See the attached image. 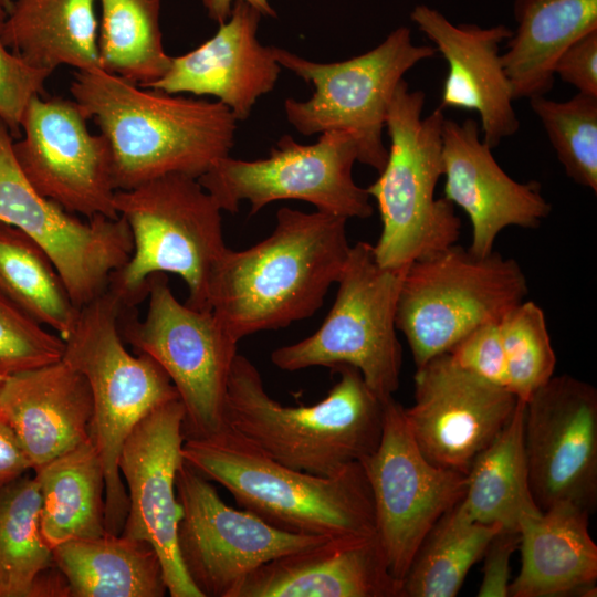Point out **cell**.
I'll use <instances>...</instances> for the list:
<instances>
[{"mask_svg": "<svg viewBox=\"0 0 597 597\" xmlns=\"http://www.w3.org/2000/svg\"><path fill=\"white\" fill-rule=\"evenodd\" d=\"M346 222L318 210L280 208L269 237L242 251L228 248L218 261L209 310L238 342L311 317L347 262Z\"/></svg>", "mask_w": 597, "mask_h": 597, "instance_id": "6da1fadb", "label": "cell"}, {"mask_svg": "<svg viewBox=\"0 0 597 597\" xmlns=\"http://www.w3.org/2000/svg\"><path fill=\"white\" fill-rule=\"evenodd\" d=\"M70 92L108 140L116 190L168 174L198 179L234 144L238 121L219 101L140 87L102 69L76 70Z\"/></svg>", "mask_w": 597, "mask_h": 597, "instance_id": "7a4b0ae2", "label": "cell"}, {"mask_svg": "<svg viewBox=\"0 0 597 597\" xmlns=\"http://www.w3.org/2000/svg\"><path fill=\"white\" fill-rule=\"evenodd\" d=\"M334 370L339 379L321 401L284 406L266 392L258 368L238 354L228 379L224 426L295 470L328 476L360 462L380 442L386 401L355 367Z\"/></svg>", "mask_w": 597, "mask_h": 597, "instance_id": "3957f363", "label": "cell"}, {"mask_svg": "<svg viewBox=\"0 0 597 597\" xmlns=\"http://www.w3.org/2000/svg\"><path fill=\"white\" fill-rule=\"evenodd\" d=\"M186 463L227 489L268 524L323 537L376 535L371 490L360 462L323 476L289 468L228 427L185 438Z\"/></svg>", "mask_w": 597, "mask_h": 597, "instance_id": "277c9868", "label": "cell"}, {"mask_svg": "<svg viewBox=\"0 0 597 597\" xmlns=\"http://www.w3.org/2000/svg\"><path fill=\"white\" fill-rule=\"evenodd\" d=\"M426 94L402 78L389 103L385 128L390 139L379 177L367 187L377 202L381 232L375 245L377 263L404 273L417 260L457 243L461 220L454 206L436 198L443 176L440 107L422 117Z\"/></svg>", "mask_w": 597, "mask_h": 597, "instance_id": "5b68a950", "label": "cell"}, {"mask_svg": "<svg viewBox=\"0 0 597 597\" xmlns=\"http://www.w3.org/2000/svg\"><path fill=\"white\" fill-rule=\"evenodd\" d=\"M114 207L129 227L133 252L111 274L106 291L129 310L147 297L153 274L172 273L188 287L186 304L210 311L209 281L228 248L222 210L198 179L168 174L117 190Z\"/></svg>", "mask_w": 597, "mask_h": 597, "instance_id": "8992f818", "label": "cell"}, {"mask_svg": "<svg viewBox=\"0 0 597 597\" xmlns=\"http://www.w3.org/2000/svg\"><path fill=\"white\" fill-rule=\"evenodd\" d=\"M106 291L80 308L64 339L62 360L88 381L93 396L91 440L105 474L106 533H122L128 495L118 469L122 447L135 426L156 407L179 398L170 378L149 355H132L119 332L123 312Z\"/></svg>", "mask_w": 597, "mask_h": 597, "instance_id": "52a82bcc", "label": "cell"}, {"mask_svg": "<svg viewBox=\"0 0 597 597\" xmlns=\"http://www.w3.org/2000/svg\"><path fill=\"white\" fill-rule=\"evenodd\" d=\"M527 293L526 276L514 259L495 251L478 256L453 244L404 272L396 327L419 367L474 328L500 321Z\"/></svg>", "mask_w": 597, "mask_h": 597, "instance_id": "ba28073f", "label": "cell"}, {"mask_svg": "<svg viewBox=\"0 0 597 597\" xmlns=\"http://www.w3.org/2000/svg\"><path fill=\"white\" fill-rule=\"evenodd\" d=\"M402 274L380 266L373 244L356 242L337 281L332 308L318 329L274 349L271 362L286 371L348 365L358 369L380 400L392 398L402 363L396 327Z\"/></svg>", "mask_w": 597, "mask_h": 597, "instance_id": "9c48e42d", "label": "cell"}, {"mask_svg": "<svg viewBox=\"0 0 597 597\" xmlns=\"http://www.w3.org/2000/svg\"><path fill=\"white\" fill-rule=\"evenodd\" d=\"M277 63L314 87L311 98L289 97V123L303 135L332 129L349 132L357 161L378 172L388 157L383 130L398 83L419 62L437 54L430 45H415L409 28L400 27L373 50L342 62L318 63L272 46Z\"/></svg>", "mask_w": 597, "mask_h": 597, "instance_id": "30bf717a", "label": "cell"}, {"mask_svg": "<svg viewBox=\"0 0 597 597\" xmlns=\"http://www.w3.org/2000/svg\"><path fill=\"white\" fill-rule=\"evenodd\" d=\"M145 317L123 310L122 338L154 358L175 386L185 409L184 436L206 437L224 427L228 379L238 344L211 311L174 295L165 273L148 279Z\"/></svg>", "mask_w": 597, "mask_h": 597, "instance_id": "8fae6325", "label": "cell"}, {"mask_svg": "<svg viewBox=\"0 0 597 597\" xmlns=\"http://www.w3.org/2000/svg\"><path fill=\"white\" fill-rule=\"evenodd\" d=\"M356 161V143L347 130L323 132L310 145L284 135L265 158L223 157L198 181L230 213L238 212L243 200L251 216L274 201L301 200L347 220L367 219L374 208L367 189L353 178Z\"/></svg>", "mask_w": 597, "mask_h": 597, "instance_id": "7c38bea8", "label": "cell"}, {"mask_svg": "<svg viewBox=\"0 0 597 597\" xmlns=\"http://www.w3.org/2000/svg\"><path fill=\"white\" fill-rule=\"evenodd\" d=\"M176 492L182 511L177 530L180 561L202 597H232L262 564L328 538L289 533L229 506L210 480L185 461Z\"/></svg>", "mask_w": 597, "mask_h": 597, "instance_id": "4fadbf2b", "label": "cell"}, {"mask_svg": "<svg viewBox=\"0 0 597 597\" xmlns=\"http://www.w3.org/2000/svg\"><path fill=\"white\" fill-rule=\"evenodd\" d=\"M12 138L0 119V222L20 229L45 251L80 310L104 294L111 274L128 261L129 227L122 216L97 214L83 222L41 196L21 171Z\"/></svg>", "mask_w": 597, "mask_h": 597, "instance_id": "5bb4252c", "label": "cell"}, {"mask_svg": "<svg viewBox=\"0 0 597 597\" xmlns=\"http://www.w3.org/2000/svg\"><path fill=\"white\" fill-rule=\"evenodd\" d=\"M360 463L371 490L376 536L391 575L401 582L426 535L463 498L467 474L423 455L394 397L385 402L380 442Z\"/></svg>", "mask_w": 597, "mask_h": 597, "instance_id": "9a60e30c", "label": "cell"}, {"mask_svg": "<svg viewBox=\"0 0 597 597\" xmlns=\"http://www.w3.org/2000/svg\"><path fill=\"white\" fill-rule=\"evenodd\" d=\"M74 101L33 96L21 118L23 138L12 144L31 186L72 213L117 218L108 140L93 135Z\"/></svg>", "mask_w": 597, "mask_h": 597, "instance_id": "2e32d148", "label": "cell"}, {"mask_svg": "<svg viewBox=\"0 0 597 597\" xmlns=\"http://www.w3.org/2000/svg\"><path fill=\"white\" fill-rule=\"evenodd\" d=\"M524 446L532 495L541 511L561 503L589 514L597 504V390L553 376L525 402Z\"/></svg>", "mask_w": 597, "mask_h": 597, "instance_id": "e0dca14e", "label": "cell"}, {"mask_svg": "<svg viewBox=\"0 0 597 597\" xmlns=\"http://www.w3.org/2000/svg\"><path fill=\"white\" fill-rule=\"evenodd\" d=\"M184 421L185 409L176 398L153 409L126 438L118 459L128 489L121 534L155 548L171 597H202L182 566L177 545L182 511L176 476L184 462Z\"/></svg>", "mask_w": 597, "mask_h": 597, "instance_id": "ac0fdd59", "label": "cell"}, {"mask_svg": "<svg viewBox=\"0 0 597 597\" xmlns=\"http://www.w3.org/2000/svg\"><path fill=\"white\" fill-rule=\"evenodd\" d=\"M408 428L433 464L467 474L474 458L511 420L517 404L507 389L462 369L449 353L417 367Z\"/></svg>", "mask_w": 597, "mask_h": 597, "instance_id": "d6986e66", "label": "cell"}, {"mask_svg": "<svg viewBox=\"0 0 597 597\" xmlns=\"http://www.w3.org/2000/svg\"><path fill=\"white\" fill-rule=\"evenodd\" d=\"M441 142L444 198L470 219L471 253L489 255L502 230L512 226L535 229L549 216L552 206L540 182L511 178L480 138L474 119L459 124L444 117Z\"/></svg>", "mask_w": 597, "mask_h": 597, "instance_id": "ffe728a7", "label": "cell"}, {"mask_svg": "<svg viewBox=\"0 0 597 597\" xmlns=\"http://www.w3.org/2000/svg\"><path fill=\"white\" fill-rule=\"evenodd\" d=\"M419 30L434 44L448 64L440 108L474 111L480 116L482 140L491 148L520 127L513 91L501 63L500 45L512 35L504 24L481 28L453 24L426 4L410 14Z\"/></svg>", "mask_w": 597, "mask_h": 597, "instance_id": "44dd1931", "label": "cell"}, {"mask_svg": "<svg viewBox=\"0 0 597 597\" xmlns=\"http://www.w3.org/2000/svg\"><path fill=\"white\" fill-rule=\"evenodd\" d=\"M261 15L247 2L235 1L212 38L171 56L167 72L147 88L214 96L237 121H245L259 97L274 88L281 72L272 46L258 40Z\"/></svg>", "mask_w": 597, "mask_h": 597, "instance_id": "7402d4cb", "label": "cell"}, {"mask_svg": "<svg viewBox=\"0 0 597 597\" xmlns=\"http://www.w3.org/2000/svg\"><path fill=\"white\" fill-rule=\"evenodd\" d=\"M376 535L332 537L262 564L232 597H399Z\"/></svg>", "mask_w": 597, "mask_h": 597, "instance_id": "603a6c76", "label": "cell"}, {"mask_svg": "<svg viewBox=\"0 0 597 597\" xmlns=\"http://www.w3.org/2000/svg\"><path fill=\"white\" fill-rule=\"evenodd\" d=\"M93 412L87 379L64 360L7 376L0 386V417L33 471L90 440Z\"/></svg>", "mask_w": 597, "mask_h": 597, "instance_id": "cb8c5ba5", "label": "cell"}, {"mask_svg": "<svg viewBox=\"0 0 597 597\" xmlns=\"http://www.w3.org/2000/svg\"><path fill=\"white\" fill-rule=\"evenodd\" d=\"M589 513L561 503L524 515L519 524L521 568L511 597L596 596L597 545Z\"/></svg>", "mask_w": 597, "mask_h": 597, "instance_id": "d4e9b609", "label": "cell"}, {"mask_svg": "<svg viewBox=\"0 0 597 597\" xmlns=\"http://www.w3.org/2000/svg\"><path fill=\"white\" fill-rule=\"evenodd\" d=\"M513 15L516 30L501 54L513 97L545 95L562 53L597 30V0H514Z\"/></svg>", "mask_w": 597, "mask_h": 597, "instance_id": "484cf974", "label": "cell"}, {"mask_svg": "<svg viewBox=\"0 0 597 597\" xmlns=\"http://www.w3.org/2000/svg\"><path fill=\"white\" fill-rule=\"evenodd\" d=\"M96 0H13L2 39L30 66L102 69Z\"/></svg>", "mask_w": 597, "mask_h": 597, "instance_id": "4316f807", "label": "cell"}, {"mask_svg": "<svg viewBox=\"0 0 597 597\" xmlns=\"http://www.w3.org/2000/svg\"><path fill=\"white\" fill-rule=\"evenodd\" d=\"M69 597H163L168 590L155 548L122 534L77 538L52 549Z\"/></svg>", "mask_w": 597, "mask_h": 597, "instance_id": "83f0119b", "label": "cell"}, {"mask_svg": "<svg viewBox=\"0 0 597 597\" xmlns=\"http://www.w3.org/2000/svg\"><path fill=\"white\" fill-rule=\"evenodd\" d=\"M41 494L40 531L49 548L97 537L105 528V474L87 440L34 470Z\"/></svg>", "mask_w": 597, "mask_h": 597, "instance_id": "f1b7e54d", "label": "cell"}, {"mask_svg": "<svg viewBox=\"0 0 597 597\" xmlns=\"http://www.w3.org/2000/svg\"><path fill=\"white\" fill-rule=\"evenodd\" d=\"M524 416L525 402L517 400L511 420L467 472V490L458 506L474 522L519 532L524 515L542 512L530 488Z\"/></svg>", "mask_w": 597, "mask_h": 597, "instance_id": "f546056e", "label": "cell"}, {"mask_svg": "<svg viewBox=\"0 0 597 597\" xmlns=\"http://www.w3.org/2000/svg\"><path fill=\"white\" fill-rule=\"evenodd\" d=\"M0 294L65 339L80 310L45 251L20 229L0 222Z\"/></svg>", "mask_w": 597, "mask_h": 597, "instance_id": "4dcf8cb0", "label": "cell"}, {"mask_svg": "<svg viewBox=\"0 0 597 597\" xmlns=\"http://www.w3.org/2000/svg\"><path fill=\"white\" fill-rule=\"evenodd\" d=\"M502 527L470 520L455 504L426 535L401 579L399 597H454Z\"/></svg>", "mask_w": 597, "mask_h": 597, "instance_id": "1f68e13d", "label": "cell"}, {"mask_svg": "<svg viewBox=\"0 0 597 597\" xmlns=\"http://www.w3.org/2000/svg\"><path fill=\"white\" fill-rule=\"evenodd\" d=\"M41 504L34 476L0 489V597H40L41 580L55 566L40 531Z\"/></svg>", "mask_w": 597, "mask_h": 597, "instance_id": "d6a6232c", "label": "cell"}, {"mask_svg": "<svg viewBox=\"0 0 597 597\" xmlns=\"http://www.w3.org/2000/svg\"><path fill=\"white\" fill-rule=\"evenodd\" d=\"M102 70L147 87L168 70L159 17L161 0H100Z\"/></svg>", "mask_w": 597, "mask_h": 597, "instance_id": "836d02e7", "label": "cell"}, {"mask_svg": "<svg viewBox=\"0 0 597 597\" xmlns=\"http://www.w3.org/2000/svg\"><path fill=\"white\" fill-rule=\"evenodd\" d=\"M565 174L597 192V96L577 93L567 101L528 98Z\"/></svg>", "mask_w": 597, "mask_h": 597, "instance_id": "e575fe53", "label": "cell"}, {"mask_svg": "<svg viewBox=\"0 0 597 597\" xmlns=\"http://www.w3.org/2000/svg\"><path fill=\"white\" fill-rule=\"evenodd\" d=\"M507 386L517 400L526 402L552 377L556 355L543 310L524 300L500 320Z\"/></svg>", "mask_w": 597, "mask_h": 597, "instance_id": "d590c367", "label": "cell"}, {"mask_svg": "<svg viewBox=\"0 0 597 597\" xmlns=\"http://www.w3.org/2000/svg\"><path fill=\"white\" fill-rule=\"evenodd\" d=\"M64 339L0 294V376L62 360Z\"/></svg>", "mask_w": 597, "mask_h": 597, "instance_id": "8d00e7d4", "label": "cell"}, {"mask_svg": "<svg viewBox=\"0 0 597 597\" xmlns=\"http://www.w3.org/2000/svg\"><path fill=\"white\" fill-rule=\"evenodd\" d=\"M7 14L0 7V119L12 137H20L25 106L33 96L43 94L52 73L30 66L7 48L2 39Z\"/></svg>", "mask_w": 597, "mask_h": 597, "instance_id": "74e56055", "label": "cell"}, {"mask_svg": "<svg viewBox=\"0 0 597 597\" xmlns=\"http://www.w3.org/2000/svg\"><path fill=\"white\" fill-rule=\"evenodd\" d=\"M448 353L462 369L506 389L507 374L500 321L474 328Z\"/></svg>", "mask_w": 597, "mask_h": 597, "instance_id": "f35d334b", "label": "cell"}, {"mask_svg": "<svg viewBox=\"0 0 597 597\" xmlns=\"http://www.w3.org/2000/svg\"><path fill=\"white\" fill-rule=\"evenodd\" d=\"M554 75L578 93L597 96V30L570 44L554 65Z\"/></svg>", "mask_w": 597, "mask_h": 597, "instance_id": "ab89813d", "label": "cell"}, {"mask_svg": "<svg viewBox=\"0 0 597 597\" xmlns=\"http://www.w3.org/2000/svg\"><path fill=\"white\" fill-rule=\"evenodd\" d=\"M520 534L515 531L500 530L489 542L482 556V580L479 597H509L513 553L519 549Z\"/></svg>", "mask_w": 597, "mask_h": 597, "instance_id": "60d3db41", "label": "cell"}, {"mask_svg": "<svg viewBox=\"0 0 597 597\" xmlns=\"http://www.w3.org/2000/svg\"><path fill=\"white\" fill-rule=\"evenodd\" d=\"M31 469L30 460L17 434L0 417V489Z\"/></svg>", "mask_w": 597, "mask_h": 597, "instance_id": "b9f144b4", "label": "cell"}, {"mask_svg": "<svg viewBox=\"0 0 597 597\" xmlns=\"http://www.w3.org/2000/svg\"><path fill=\"white\" fill-rule=\"evenodd\" d=\"M207 13L211 20L219 25L224 23L232 10L234 0H201ZM238 1V0H235ZM247 2L256 9L262 15L276 17L275 10L270 6L268 0H240Z\"/></svg>", "mask_w": 597, "mask_h": 597, "instance_id": "7bdbcfd3", "label": "cell"}, {"mask_svg": "<svg viewBox=\"0 0 597 597\" xmlns=\"http://www.w3.org/2000/svg\"><path fill=\"white\" fill-rule=\"evenodd\" d=\"M13 0H0V7L8 13L11 9Z\"/></svg>", "mask_w": 597, "mask_h": 597, "instance_id": "ee69618b", "label": "cell"}, {"mask_svg": "<svg viewBox=\"0 0 597 597\" xmlns=\"http://www.w3.org/2000/svg\"><path fill=\"white\" fill-rule=\"evenodd\" d=\"M4 378H6L4 376H0V386H1Z\"/></svg>", "mask_w": 597, "mask_h": 597, "instance_id": "f6af8a7d", "label": "cell"}]
</instances>
